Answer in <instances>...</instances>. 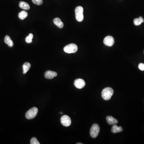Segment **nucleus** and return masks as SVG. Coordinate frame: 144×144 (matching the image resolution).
I'll list each match as a JSON object with an SVG mask.
<instances>
[{"instance_id":"f257e3e1","label":"nucleus","mask_w":144,"mask_h":144,"mask_svg":"<svg viewBox=\"0 0 144 144\" xmlns=\"http://www.w3.org/2000/svg\"><path fill=\"white\" fill-rule=\"evenodd\" d=\"M113 94L114 91L112 88L107 87L102 90V97L104 100L108 101L111 99Z\"/></svg>"},{"instance_id":"f03ea898","label":"nucleus","mask_w":144,"mask_h":144,"mask_svg":"<svg viewBox=\"0 0 144 144\" xmlns=\"http://www.w3.org/2000/svg\"><path fill=\"white\" fill-rule=\"evenodd\" d=\"M83 8L81 6H78L75 8L76 19L79 22H82L84 19Z\"/></svg>"},{"instance_id":"7ed1b4c3","label":"nucleus","mask_w":144,"mask_h":144,"mask_svg":"<svg viewBox=\"0 0 144 144\" xmlns=\"http://www.w3.org/2000/svg\"><path fill=\"white\" fill-rule=\"evenodd\" d=\"M64 51L67 53H74L78 51V46L75 44H70L64 48Z\"/></svg>"},{"instance_id":"20e7f679","label":"nucleus","mask_w":144,"mask_h":144,"mask_svg":"<svg viewBox=\"0 0 144 144\" xmlns=\"http://www.w3.org/2000/svg\"><path fill=\"white\" fill-rule=\"evenodd\" d=\"M38 112L36 107H34L29 110L25 114L26 118L28 119H32L36 117Z\"/></svg>"},{"instance_id":"39448f33","label":"nucleus","mask_w":144,"mask_h":144,"mask_svg":"<svg viewBox=\"0 0 144 144\" xmlns=\"http://www.w3.org/2000/svg\"><path fill=\"white\" fill-rule=\"evenodd\" d=\"M100 132V127L97 124H94L92 126L90 130V135L93 138H95L98 136Z\"/></svg>"},{"instance_id":"423d86ee","label":"nucleus","mask_w":144,"mask_h":144,"mask_svg":"<svg viewBox=\"0 0 144 144\" xmlns=\"http://www.w3.org/2000/svg\"><path fill=\"white\" fill-rule=\"evenodd\" d=\"M61 123L64 127H69L71 123V118L68 115H64L62 117L61 119Z\"/></svg>"},{"instance_id":"0eeeda50","label":"nucleus","mask_w":144,"mask_h":144,"mask_svg":"<svg viewBox=\"0 0 144 144\" xmlns=\"http://www.w3.org/2000/svg\"><path fill=\"white\" fill-rule=\"evenodd\" d=\"M103 42L105 45L111 46L114 44V39L113 37L111 36H108L105 37V38L104 39Z\"/></svg>"},{"instance_id":"6e6552de","label":"nucleus","mask_w":144,"mask_h":144,"mask_svg":"<svg viewBox=\"0 0 144 144\" xmlns=\"http://www.w3.org/2000/svg\"><path fill=\"white\" fill-rule=\"evenodd\" d=\"M74 84L75 87L78 89H82L85 85V81L81 79H76L74 81Z\"/></svg>"},{"instance_id":"1a4fd4ad","label":"nucleus","mask_w":144,"mask_h":144,"mask_svg":"<svg viewBox=\"0 0 144 144\" xmlns=\"http://www.w3.org/2000/svg\"><path fill=\"white\" fill-rule=\"evenodd\" d=\"M57 73L53 71H48L46 72L44 74V76L47 79H53L54 77L57 76Z\"/></svg>"},{"instance_id":"9d476101","label":"nucleus","mask_w":144,"mask_h":144,"mask_svg":"<svg viewBox=\"0 0 144 144\" xmlns=\"http://www.w3.org/2000/svg\"><path fill=\"white\" fill-rule=\"evenodd\" d=\"M106 119L108 124L110 125H116L118 122L117 120L112 116H107L106 117Z\"/></svg>"},{"instance_id":"9b49d317","label":"nucleus","mask_w":144,"mask_h":144,"mask_svg":"<svg viewBox=\"0 0 144 144\" xmlns=\"http://www.w3.org/2000/svg\"><path fill=\"white\" fill-rule=\"evenodd\" d=\"M53 22L54 24L59 27V28H63L64 26V23L62 22L61 19L59 18H56L53 20Z\"/></svg>"},{"instance_id":"f8f14e48","label":"nucleus","mask_w":144,"mask_h":144,"mask_svg":"<svg viewBox=\"0 0 144 144\" xmlns=\"http://www.w3.org/2000/svg\"><path fill=\"white\" fill-rule=\"evenodd\" d=\"M123 131V129L121 127H118L117 125H114L111 129L112 133H116L121 132Z\"/></svg>"},{"instance_id":"ddd939ff","label":"nucleus","mask_w":144,"mask_h":144,"mask_svg":"<svg viewBox=\"0 0 144 144\" xmlns=\"http://www.w3.org/2000/svg\"><path fill=\"white\" fill-rule=\"evenodd\" d=\"M4 41H5V43L6 44H7L9 47H12L13 46V42L11 40V37L8 35L6 36Z\"/></svg>"},{"instance_id":"4468645a","label":"nucleus","mask_w":144,"mask_h":144,"mask_svg":"<svg viewBox=\"0 0 144 144\" xmlns=\"http://www.w3.org/2000/svg\"><path fill=\"white\" fill-rule=\"evenodd\" d=\"M19 6L21 8L24 10H28L30 9V5L26 2L21 1L19 3Z\"/></svg>"},{"instance_id":"2eb2a0df","label":"nucleus","mask_w":144,"mask_h":144,"mask_svg":"<svg viewBox=\"0 0 144 144\" xmlns=\"http://www.w3.org/2000/svg\"><path fill=\"white\" fill-rule=\"evenodd\" d=\"M31 67V64L28 62H26L23 65V73L25 74L29 71Z\"/></svg>"},{"instance_id":"dca6fc26","label":"nucleus","mask_w":144,"mask_h":144,"mask_svg":"<svg viewBox=\"0 0 144 144\" xmlns=\"http://www.w3.org/2000/svg\"><path fill=\"white\" fill-rule=\"evenodd\" d=\"M28 15V14L26 11H21V12H20L19 13L18 16V17L20 19L24 20V19H25V18L27 17Z\"/></svg>"},{"instance_id":"f3484780","label":"nucleus","mask_w":144,"mask_h":144,"mask_svg":"<svg viewBox=\"0 0 144 144\" xmlns=\"http://www.w3.org/2000/svg\"><path fill=\"white\" fill-rule=\"evenodd\" d=\"M33 38V34L30 33L28 36L26 38L25 41L27 43H31L32 42V39Z\"/></svg>"},{"instance_id":"a211bd4d","label":"nucleus","mask_w":144,"mask_h":144,"mask_svg":"<svg viewBox=\"0 0 144 144\" xmlns=\"http://www.w3.org/2000/svg\"><path fill=\"white\" fill-rule=\"evenodd\" d=\"M30 144H40V142L38 141V140H37V139L35 137H33V138L31 139L30 142Z\"/></svg>"},{"instance_id":"6ab92c4d","label":"nucleus","mask_w":144,"mask_h":144,"mask_svg":"<svg viewBox=\"0 0 144 144\" xmlns=\"http://www.w3.org/2000/svg\"><path fill=\"white\" fill-rule=\"evenodd\" d=\"M32 1L34 4L38 5H41L43 4V0H32Z\"/></svg>"},{"instance_id":"aec40b11","label":"nucleus","mask_w":144,"mask_h":144,"mask_svg":"<svg viewBox=\"0 0 144 144\" xmlns=\"http://www.w3.org/2000/svg\"><path fill=\"white\" fill-rule=\"evenodd\" d=\"M141 22H140L139 18H136L134 20V24L136 26H139L141 24Z\"/></svg>"},{"instance_id":"412c9836","label":"nucleus","mask_w":144,"mask_h":144,"mask_svg":"<svg viewBox=\"0 0 144 144\" xmlns=\"http://www.w3.org/2000/svg\"><path fill=\"white\" fill-rule=\"evenodd\" d=\"M138 67H139V69L140 70L142 71H144V64L142 63H140L139 64Z\"/></svg>"},{"instance_id":"4be33fe9","label":"nucleus","mask_w":144,"mask_h":144,"mask_svg":"<svg viewBox=\"0 0 144 144\" xmlns=\"http://www.w3.org/2000/svg\"><path fill=\"white\" fill-rule=\"evenodd\" d=\"M139 19L140 21V22H141V23H143V22H144V19H143V18L142 17H141V16H140V17H139Z\"/></svg>"},{"instance_id":"5701e85b","label":"nucleus","mask_w":144,"mask_h":144,"mask_svg":"<svg viewBox=\"0 0 144 144\" xmlns=\"http://www.w3.org/2000/svg\"><path fill=\"white\" fill-rule=\"evenodd\" d=\"M83 144V143H77V144Z\"/></svg>"}]
</instances>
